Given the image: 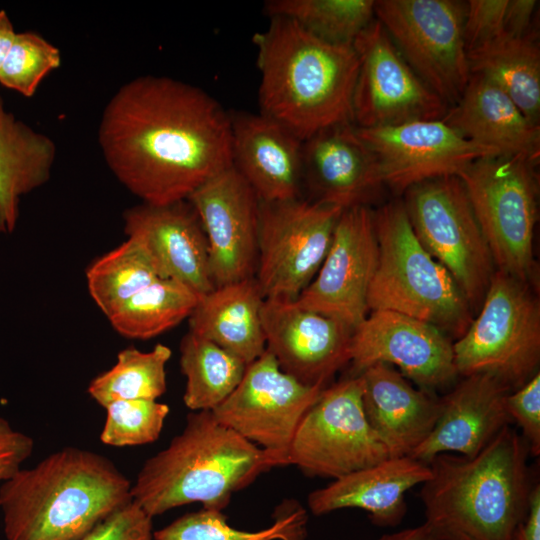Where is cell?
<instances>
[{"label": "cell", "mask_w": 540, "mask_h": 540, "mask_svg": "<svg viewBox=\"0 0 540 540\" xmlns=\"http://www.w3.org/2000/svg\"><path fill=\"white\" fill-rule=\"evenodd\" d=\"M187 200L207 238L214 286L254 278L260 200L244 178L231 166L200 185Z\"/></svg>", "instance_id": "ac0fdd59"}, {"label": "cell", "mask_w": 540, "mask_h": 540, "mask_svg": "<svg viewBox=\"0 0 540 540\" xmlns=\"http://www.w3.org/2000/svg\"><path fill=\"white\" fill-rule=\"evenodd\" d=\"M458 376L487 373L518 389L539 372L540 304L536 289L493 274L478 316L453 344Z\"/></svg>", "instance_id": "ba28073f"}, {"label": "cell", "mask_w": 540, "mask_h": 540, "mask_svg": "<svg viewBox=\"0 0 540 540\" xmlns=\"http://www.w3.org/2000/svg\"><path fill=\"white\" fill-rule=\"evenodd\" d=\"M158 278L145 250L128 238L94 260L86 270L89 294L106 317Z\"/></svg>", "instance_id": "e575fe53"}, {"label": "cell", "mask_w": 540, "mask_h": 540, "mask_svg": "<svg viewBox=\"0 0 540 540\" xmlns=\"http://www.w3.org/2000/svg\"><path fill=\"white\" fill-rule=\"evenodd\" d=\"M324 388L303 384L286 374L265 350L246 366L238 386L211 413L244 439L286 460L303 416Z\"/></svg>", "instance_id": "5bb4252c"}, {"label": "cell", "mask_w": 540, "mask_h": 540, "mask_svg": "<svg viewBox=\"0 0 540 540\" xmlns=\"http://www.w3.org/2000/svg\"><path fill=\"white\" fill-rule=\"evenodd\" d=\"M303 183L314 195L312 201L342 210L367 206L383 187L377 162L353 123L303 141Z\"/></svg>", "instance_id": "603a6c76"}, {"label": "cell", "mask_w": 540, "mask_h": 540, "mask_svg": "<svg viewBox=\"0 0 540 540\" xmlns=\"http://www.w3.org/2000/svg\"><path fill=\"white\" fill-rule=\"evenodd\" d=\"M389 458L362 404V381L351 375L325 387L303 416L286 453L305 475L337 479Z\"/></svg>", "instance_id": "8fae6325"}, {"label": "cell", "mask_w": 540, "mask_h": 540, "mask_svg": "<svg viewBox=\"0 0 540 540\" xmlns=\"http://www.w3.org/2000/svg\"><path fill=\"white\" fill-rule=\"evenodd\" d=\"M466 2L379 0L375 16L416 75L449 107L471 77L464 41Z\"/></svg>", "instance_id": "30bf717a"}, {"label": "cell", "mask_w": 540, "mask_h": 540, "mask_svg": "<svg viewBox=\"0 0 540 540\" xmlns=\"http://www.w3.org/2000/svg\"><path fill=\"white\" fill-rule=\"evenodd\" d=\"M470 74L498 86L533 123L540 117V50L535 32L502 36L467 52Z\"/></svg>", "instance_id": "f1b7e54d"}, {"label": "cell", "mask_w": 540, "mask_h": 540, "mask_svg": "<svg viewBox=\"0 0 540 540\" xmlns=\"http://www.w3.org/2000/svg\"><path fill=\"white\" fill-rule=\"evenodd\" d=\"M537 163L521 156L477 159L458 176L497 271L533 288L538 269L533 238L537 222Z\"/></svg>", "instance_id": "52a82bcc"}, {"label": "cell", "mask_w": 540, "mask_h": 540, "mask_svg": "<svg viewBox=\"0 0 540 540\" xmlns=\"http://www.w3.org/2000/svg\"><path fill=\"white\" fill-rule=\"evenodd\" d=\"M171 354L163 344L147 352L125 348L109 370L92 379L87 392L104 408L118 400H157L167 388L166 365Z\"/></svg>", "instance_id": "d6a6232c"}, {"label": "cell", "mask_w": 540, "mask_h": 540, "mask_svg": "<svg viewBox=\"0 0 540 540\" xmlns=\"http://www.w3.org/2000/svg\"><path fill=\"white\" fill-rule=\"evenodd\" d=\"M56 146L6 111L0 97V233H11L19 217L20 199L50 178Z\"/></svg>", "instance_id": "83f0119b"}, {"label": "cell", "mask_w": 540, "mask_h": 540, "mask_svg": "<svg viewBox=\"0 0 540 540\" xmlns=\"http://www.w3.org/2000/svg\"><path fill=\"white\" fill-rule=\"evenodd\" d=\"M342 211L301 198L260 201L254 278L264 299H297L323 263Z\"/></svg>", "instance_id": "7c38bea8"}, {"label": "cell", "mask_w": 540, "mask_h": 540, "mask_svg": "<svg viewBox=\"0 0 540 540\" xmlns=\"http://www.w3.org/2000/svg\"><path fill=\"white\" fill-rule=\"evenodd\" d=\"M376 540H436L427 526L423 523L419 526L406 528L393 533H386Z\"/></svg>", "instance_id": "ee69618b"}, {"label": "cell", "mask_w": 540, "mask_h": 540, "mask_svg": "<svg viewBox=\"0 0 540 540\" xmlns=\"http://www.w3.org/2000/svg\"><path fill=\"white\" fill-rule=\"evenodd\" d=\"M152 519L131 500L77 540H154Z\"/></svg>", "instance_id": "ab89813d"}, {"label": "cell", "mask_w": 540, "mask_h": 540, "mask_svg": "<svg viewBox=\"0 0 540 540\" xmlns=\"http://www.w3.org/2000/svg\"><path fill=\"white\" fill-rule=\"evenodd\" d=\"M100 434L103 444L139 446L156 441L169 414V406L157 400H118L106 407Z\"/></svg>", "instance_id": "8d00e7d4"}, {"label": "cell", "mask_w": 540, "mask_h": 540, "mask_svg": "<svg viewBox=\"0 0 540 540\" xmlns=\"http://www.w3.org/2000/svg\"><path fill=\"white\" fill-rule=\"evenodd\" d=\"M263 302L255 278L215 287L200 296L188 318L189 331L248 365L266 350L261 318Z\"/></svg>", "instance_id": "4316f807"}, {"label": "cell", "mask_w": 540, "mask_h": 540, "mask_svg": "<svg viewBox=\"0 0 540 540\" xmlns=\"http://www.w3.org/2000/svg\"><path fill=\"white\" fill-rule=\"evenodd\" d=\"M403 202L412 229L477 311L496 271L463 181L445 176L416 184Z\"/></svg>", "instance_id": "9c48e42d"}, {"label": "cell", "mask_w": 540, "mask_h": 540, "mask_svg": "<svg viewBox=\"0 0 540 540\" xmlns=\"http://www.w3.org/2000/svg\"><path fill=\"white\" fill-rule=\"evenodd\" d=\"M33 439L0 417V483L8 480L32 454Z\"/></svg>", "instance_id": "60d3db41"}, {"label": "cell", "mask_w": 540, "mask_h": 540, "mask_svg": "<svg viewBox=\"0 0 540 540\" xmlns=\"http://www.w3.org/2000/svg\"><path fill=\"white\" fill-rule=\"evenodd\" d=\"M431 475L427 463L410 456L389 457L354 471L308 495L312 514L325 515L346 508L365 511L379 527L399 525L406 512V493Z\"/></svg>", "instance_id": "d4e9b609"}, {"label": "cell", "mask_w": 540, "mask_h": 540, "mask_svg": "<svg viewBox=\"0 0 540 540\" xmlns=\"http://www.w3.org/2000/svg\"><path fill=\"white\" fill-rule=\"evenodd\" d=\"M510 392L509 387L487 373L464 377L439 398L437 421L410 457L428 463L442 453L475 456L511 424L505 406Z\"/></svg>", "instance_id": "44dd1931"}, {"label": "cell", "mask_w": 540, "mask_h": 540, "mask_svg": "<svg viewBox=\"0 0 540 540\" xmlns=\"http://www.w3.org/2000/svg\"><path fill=\"white\" fill-rule=\"evenodd\" d=\"M132 484L105 456L58 450L0 485L6 540H77L132 500Z\"/></svg>", "instance_id": "277c9868"}, {"label": "cell", "mask_w": 540, "mask_h": 540, "mask_svg": "<svg viewBox=\"0 0 540 540\" xmlns=\"http://www.w3.org/2000/svg\"><path fill=\"white\" fill-rule=\"evenodd\" d=\"M261 318L266 350L283 372L303 384L326 387L350 361L353 329L335 318L283 298L264 299Z\"/></svg>", "instance_id": "d6986e66"}, {"label": "cell", "mask_w": 540, "mask_h": 540, "mask_svg": "<svg viewBox=\"0 0 540 540\" xmlns=\"http://www.w3.org/2000/svg\"><path fill=\"white\" fill-rule=\"evenodd\" d=\"M362 404L389 457L410 456L428 437L440 412V399L416 389L394 367L375 363L359 374Z\"/></svg>", "instance_id": "cb8c5ba5"}, {"label": "cell", "mask_w": 540, "mask_h": 540, "mask_svg": "<svg viewBox=\"0 0 540 540\" xmlns=\"http://www.w3.org/2000/svg\"><path fill=\"white\" fill-rule=\"evenodd\" d=\"M528 446L510 427L478 454L442 453L419 497L436 540H513L528 515L532 481Z\"/></svg>", "instance_id": "7a4b0ae2"}, {"label": "cell", "mask_w": 540, "mask_h": 540, "mask_svg": "<svg viewBox=\"0 0 540 540\" xmlns=\"http://www.w3.org/2000/svg\"><path fill=\"white\" fill-rule=\"evenodd\" d=\"M124 233L147 253L158 276L177 280L200 296L213 284L207 238L191 203H141L123 213Z\"/></svg>", "instance_id": "ffe728a7"}, {"label": "cell", "mask_w": 540, "mask_h": 540, "mask_svg": "<svg viewBox=\"0 0 540 540\" xmlns=\"http://www.w3.org/2000/svg\"><path fill=\"white\" fill-rule=\"evenodd\" d=\"M537 5L538 1L535 0H508L505 34L523 36L532 32L531 24Z\"/></svg>", "instance_id": "b9f144b4"}, {"label": "cell", "mask_w": 540, "mask_h": 540, "mask_svg": "<svg viewBox=\"0 0 540 540\" xmlns=\"http://www.w3.org/2000/svg\"><path fill=\"white\" fill-rule=\"evenodd\" d=\"M353 47L359 60L352 98L356 127L380 128L445 116L449 106L416 75L376 18Z\"/></svg>", "instance_id": "4fadbf2b"}, {"label": "cell", "mask_w": 540, "mask_h": 540, "mask_svg": "<svg viewBox=\"0 0 540 540\" xmlns=\"http://www.w3.org/2000/svg\"><path fill=\"white\" fill-rule=\"evenodd\" d=\"M353 375L384 363L395 366L420 389L451 385L458 376L453 343L437 327L390 310H374L353 330L350 348Z\"/></svg>", "instance_id": "e0dca14e"}, {"label": "cell", "mask_w": 540, "mask_h": 540, "mask_svg": "<svg viewBox=\"0 0 540 540\" xmlns=\"http://www.w3.org/2000/svg\"><path fill=\"white\" fill-rule=\"evenodd\" d=\"M104 160L143 203L186 200L232 166L231 117L203 89L157 75L123 84L98 128Z\"/></svg>", "instance_id": "6da1fadb"}, {"label": "cell", "mask_w": 540, "mask_h": 540, "mask_svg": "<svg viewBox=\"0 0 540 540\" xmlns=\"http://www.w3.org/2000/svg\"><path fill=\"white\" fill-rule=\"evenodd\" d=\"M511 423L521 429L531 456L540 455V373L537 372L525 384L511 391L505 400Z\"/></svg>", "instance_id": "74e56055"}, {"label": "cell", "mask_w": 540, "mask_h": 540, "mask_svg": "<svg viewBox=\"0 0 540 540\" xmlns=\"http://www.w3.org/2000/svg\"><path fill=\"white\" fill-rule=\"evenodd\" d=\"M253 35L260 73V113L302 141L352 122L359 60L352 45L332 44L296 22L270 17Z\"/></svg>", "instance_id": "3957f363"}, {"label": "cell", "mask_w": 540, "mask_h": 540, "mask_svg": "<svg viewBox=\"0 0 540 540\" xmlns=\"http://www.w3.org/2000/svg\"><path fill=\"white\" fill-rule=\"evenodd\" d=\"M513 540H540V485L532 490L528 515L515 532Z\"/></svg>", "instance_id": "7bdbcfd3"}, {"label": "cell", "mask_w": 540, "mask_h": 540, "mask_svg": "<svg viewBox=\"0 0 540 540\" xmlns=\"http://www.w3.org/2000/svg\"><path fill=\"white\" fill-rule=\"evenodd\" d=\"M283 465L284 456L244 439L211 411H193L182 432L143 464L131 497L152 518L192 503L223 511L235 492Z\"/></svg>", "instance_id": "5b68a950"}, {"label": "cell", "mask_w": 540, "mask_h": 540, "mask_svg": "<svg viewBox=\"0 0 540 540\" xmlns=\"http://www.w3.org/2000/svg\"><path fill=\"white\" fill-rule=\"evenodd\" d=\"M355 129L377 162L383 186L397 193L427 180L458 176L477 159L501 155L464 138L442 120Z\"/></svg>", "instance_id": "9a60e30c"}, {"label": "cell", "mask_w": 540, "mask_h": 540, "mask_svg": "<svg viewBox=\"0 0 540 540\" xmlns=\"http://www.w3.org/2000/svg\"><path fill=\"white\" fill-rule=\"evenodd\" d=\"M200 295L187 285L158 278L136 292L107 318L122 336L156 337L189 318Z\"/></svg>", "instance_id": "4dcf8cb0"}, {"label": "cell", "mask_w": 540, "mask_h": 540, "mask_svg": "<svg viewBox=\"0 0 540 540\" xmlns=\"http://www.w3.org/2000/svg\"><path fill=\"white\" fill-rule=\"evenodd\" d=\"M246 366L232 353L188 331L180 343L184 404L192 411H212L235 390Z\"/></svg>", "instance_id": "f546056e"}, {"label": "cell", "mask_w": 540, "mask_h": 540, "mask_svg": "<svg viewBox=\"0 0 540 540\" xmlns=\"http://www.w3.org/2000/svg\"><path fill=\"white\" fill-rule=\"evenodd\" d=\"M270 17L296 22L315 37L340 45H352L374 20L373 0H270L264 4Z\"/></svg>", "instance_id": "836d02e7"}, {"label": "cell", "mask_w": 540, "mask_h": 540, "mask_svg": "<svg viewBox=\"0 0 540 540\" xmlns=\"http://www.w3.org/2000/svg\"><path fill=\"white\" fill-rule=\"evenodd\" d=\"M377 261L373 212L368 206L343 210L323 263L296 303L354 330L367 316V296Z\"/></svg>", "instance_id": "2e32d148"}, {"label": "cell", "mask_w": 540, "mask_h": 540, "mask_svg": "<svg viewBox=\"0 0 540 540\" xmlns=\"http://www.w3.org/2000/svg\"><path fill=\"white\" fill-rule=\"evenodd\" d=\"M378 261L368 310H390L425 321L444 334L463 335L472 309L449 272L423 247L402 201L373 212Z\"/></svg>", "instance_id": "8992f818"}, {"label": "cell", "mask_w": 540, "mask_h": 540, "mask_svg": "<svg viewBox=\"0 0 540 540\" xmlns=\"http://www.w3.org/2000/svg\"><path fill=\"white\" fill-rule=\"evenodd\" d=\"M307 512L297 502L278 507L273 523L263 529H237L222 511L201 508L154 531V540H306Z\"/></svg>", "instance_id": "1f68e13d"}, {"label": "cell", "mask_w": 540, "mask_h": 540, "mask_svg": "<svg viewBox=\"0 0 540 540\" xmlns=\"http://www.w3.org/2000/svg\"><path fill=\"white\" fill-rule=\"evenodd\" d=\"M230 117L232 166L259 200L300 198L303 141L261 113L234 112Z\"/></svg>", "instance_id": "7402d4cb"}, {"label": "cell", "mask_w": 540, "mask_h": 540, "mask_svg": "<svg viewBox=\"0 0 540 540\" xmlns=\"http://www.w3.org/2000/svg\"><path fill=\"white\" fill-rule=\"evenodd\" d=\"M441 120L464 138L501 155L538 163L539 124L531 122L508 95L481 75L471 74L462 96Z\"/></svg>", "instance_id": "484cf974"}, {"label": "cell", "mask_w": 540, "mask_h": 540, "mask_svg": "<svg viewBox=\"0 0 540 540\" xmlns=\"http://www.w3.org/2000/svg\"><path fill=\"white\" fill-rule=\"evenodd\" d=\"M508 0H470L466 2L464 41L473 50L505 34Z\"/></svg>", "instance_id": "f35d334b"}, {"label": "cell", "mask_w": 540, "mask_h": 540, "mask_svg": "<svg viewBox=\"0 0 540 540\" xmlns=\"http://www.w3.org/2000/svg\"><path fill=\"white\" fill-rule=\"evenodd\" d=\"M60 65V51L53 44L34 32L16 33L0 68V84L31 97L42 80Z\"/></svg>", "instance_id": "d590c367"}, {"label": "cell", "mask_w": 540, "mask_h": 540, "mask_svg": "<svg viewBox=\"0 0 540 540\" xmlns=\"http://www.w3.org/2000/svg\"><path fill=\"white\" fill-rule=\"evenodd\" d=\"M16 32L13 24L4 10L0 11V68L13 43Z\"/></svg>", "instance_id": "f6af8a7d"}]
</instances>
